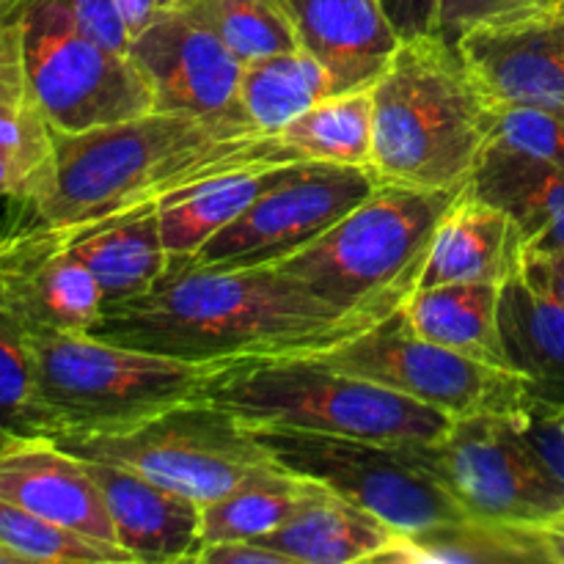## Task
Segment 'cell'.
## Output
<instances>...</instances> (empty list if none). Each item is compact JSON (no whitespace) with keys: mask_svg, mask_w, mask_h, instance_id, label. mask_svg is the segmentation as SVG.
<instances>
[{"mask_svg":"<svg viewBox=\"0 0 564 564\" xmlns=\"http://www.w3.org/2000/svg\"><path fill=\"white\" fill-rule=\"evenodd\" d=\"M28 339L42 397L58 419L61 435L113 433L180 402L202 400L207 364L69 330H31Z\"/></svg>","mask_w":564,"mask_h":564,"instance_id":"cell-6","label":"cell"},{"mask_svg":"<svg viewBox=\"0 0 564 564\" xmlns=\"http://www.w3.org/2000/svg\"><path fill=\"white\" fill-rule=\"evenodd\" d=\"M380 180L372 169L301 160L240 218L220 229L193 262L209 268L273 264L301 251L364 202Z\"/></svg>","mask_w":564,"mask_h":564,"instance_id":"cell-12","label":"cell"},{"mask_svg":"<svg viewBox=\"0 0 564 564\" xmlns=\"http://www.w3.org/2000/svg\"><path fill=\"white\" fill-rule=\"evenodd\" d=\"M0 499L119 545L97 479L55 441H22L0 455Z\"/></svg>","mask_w":564,"mask_h":564,"instance_id":"cell-17","label":"cell"},{"mask_svg":"<svg viewBox=\"0 0 564 564\" xmlns=\"http://www.w3.org/2000/svg\"><path fill=\"white\" fill-rule=\"evenodd\" d=\"M325 490L314 479L268 460L229 494L202 507V545L264 538Z\"/></svg>","mask_w":564,"mask_h":564,"instance_id":"cell-27","label":"cell"},{"mask_svg":"<svg viewBox=\"0 0 564 564\" xmlns=\"http://www.w3.org/2000/svg\"><path fill=\"white\" fill-rule=\"evenodd\" d=\"M463 187L380 182L345 218L273 268L339 312L378 323L419 290L435 226Z\"/></svg>","mask_w":564,"mask_h":564,"instance_id":"cell-5","label":"cell"},{"mask_svg":"<svg viewBox=\"0 0 564 564\" xmlns=\"http://www.w3.org/2000/svg\"><path fill=\"white\" fill-rule=\"evenodd\" d=\"M499 328L510 372L534 400L564 405V306L521 273L501 284Z\"/></svg>","mask_w":564,"mask_h":564,"instance_id":"cell-23","label":"cell"},{"mask_svg":"<svg viewBox=\"0 0 564 564\" xmlns=\"http://www.w3.org/2000/svg\"><path fill=\"white\" fill-rule=\"evenodd\" d=\"M301 160L284 138L253 130L248 121L149 110L94 130H53L47 185L33 202L9 207L22 218L75 229L158 204L215 176Z\"/></svg>","mask_w":564,"mask_h":564,"instance_id":"cell-2","label":"cell"},{"mask_svg":"<svg viewBox=\"0 0 564 564\" xmlns=\"http://www.w3.org/2000/svg\"><path fill=\"white\" fill-rule=\"evenodd\" d=\"M116 3H119L121 17H124L127 28H130V39L132 33L141 31V28L152 20L154 11H158V0H116Z\"/></svg>","mask_w":564,"mask_h":564,"instance_id":"cell-43","label":"cell"},{"mask_svg":"<svg viewBox=\"0 0 564 564\" xmlns=\"http://www.w3.org/2000/svg\"><path fill=\"white\" fill-rule=\"evenodd\" d=\"M416 455L471 518L529 523L564 510V488L523 446L507 413L455 419L441 441L416 444Z\"/></svg>","mask_w":564,"mask_h":564,"instance_id":"cell-11","label":"cell"},{"mask_svg":"<svg viewBox=\"0 0 564 564\" xmlns=\"http://www.w3.org/2000/svg\"><path fill=\"white\" fill-rule=\"evenodd\" d=\"M301 47L336 83V94L372 86L402 44L383 0H286Z\"/></svg>","mask_w":564,"mask_h":564,"instance_id":"cell-18","label":"cell"},{"mask_svg":"<svg viewBox=\"0 0 564 564\" xmlns=\"http://www.w3.org/2000/svg\"><path fill=\"white\" fill-rule=\"evenodd\" d=\"M0 564H9V556H6L3 551H0Z\"/></svg>","mask_w":564,"mask_h":564,"instance_id":"cell-46","label":"cell"},{"mask_svg":"<svg viewBox=\"0 0 564 564\" xmlns=\"http://www.w3.org/2000/svg\"><path fill=\"white\" fill-rule=\"evenodd\" d=\"M198 564H292L284 554L268 549L259 540H224L207 543L196 554Z\"/></svg>","mask_w":564,"mask_h":564,"instance_id":"cell-39","label":"cell"},{"mask_svg":"<svg viewBox=\"0 0 564 564\" xmlns=\"http://www.w3.org/2000/svg\"><path fill=\"white\" fill-rule=\"evenodd\" d=\"M507 419L534 460L564 488V405L527 394Z\"/></svg>","mask_w":564,"mask_h":564,"instance_id":"cell-36","label":"cell"},{"mask_svg":"<svg viewBox=\"0 0 564 564\" xmlns=\"http://www.w3.org/2000/svg\"><path fill=\"white\" fill-rule=\"evenodd\" d=\"M253 435L279 466L375 512L400 534L468 518L435 482L416 455V444H383L286 427H253Z\"/></svg>","mask_w":564,"mask_h":564,"instance_id":"cell-9","label":"cell"},{"mask_svg":"<svg viewBox=\"0 0 564 564\" xmlns=\"http://www.w3.org/2000/svg\"><path fill=\"white\" fill-rule=\"evenodd\" d=\"M77 457V455H75ZM116 527V540L135 562H193L202 551V505L132 468L88 460Z\"/></svg>","mask_w":564,"mask_h":564,"instance_id":"cell-16","label":"cell"},{"mask_svg":"<svg viewBox=\"0 0 564 564\" xmlns=\"http://www.w3.org/2000/svg\"><path fill=\"white\" fill-rule=\"evenodd\" d=\"M496 105H527L564 116V14L485 28L457 42Z\"/></svg>","mask_w":564,"mask_h":564,"instance_id":"cell-15","label":"cell"},{"mask_svg":"<svg viewBox=\"0 0 564 564\" xmlns=\"http://www.w3.org/2000/svg\"><path fill=\"white\" fill-rule=\"evenodd\" d=\"M28 198V182L22 171L17 169L9 154L0 152V202L22 204Z\"/></svg>","mask_w":564,"mask_h":564,"instance_id":"cell-42","label":"cell"},{"mask_svg":"<svg viewBox=\"0 0 564 564\" xmlns=\"http://www.w3.org/2000/svg\"><path fill=\"white\" fill-rule=\"evenodd\" d=\"M523 257L521 231L510 215L466 185L435 226L419 290L457 281L501 286L521 273Z\"/></svg>","mask_w":564,"mask_h":564,"instance_id":"cell-19","label":"cell"},{"mask_svg":"<svg viewBox=\"0 0 564 564\" xmlns=\"http://www.w3.org/2000/svg\"><path fill=\"white\" fill-rule=\"evenodd\" d=\"M202 400L251 427L347 435L383 444H433L455 419L317 356H240L207 364Z\"/></svg>","mask_w":564,"mask_h":564,"instance_id":"cell-4","label":"cell"},{"mask_svg":"<svg viewBox=\"0 0 564 564\" xmlns=\"http://www.w3.org/2000/svg\"><path fill=\"white\" fill-rule=\"evenodd\" d=\"M17 444H22V441L6 433V430H0V455H3V452H9V449H14Z\"/></svg>","mask_w":564,"mask_h":564,"instance_id":"cell-44","label":"cell"},{"mask_svg":"<svg viewBox=\"0 0 564 564\" xmlns=\"http://www.w3.org/2000/svg\"><path fill=\"white\" fill-rule=\"evenodd\" d=\"M284 3H286V0H284Z\"/></svg>","mask_w":564,"mask_h":564,"instance_id":"cell-48","label":"cell"},{"mask_svg":"<svg viewBox=\"0 0 564 564\" xmlns=\"http://www.w3.org/2000/svg\"><path fill=\"white\" fill-rule=\"evenodd\" d=\"M130 58L152 88L154 110L248 121L240 108L242 64L218 36L202 0H180L154 11L132 33Z\"/></svg>","mask_w":564,"mask_h":564,"instance_id":"cell-13","label":"cell"},{"mask_svg":"<svg viewBox=\"0 0 564 564\" xmlns=\"http://www.w3.org/2000/svg\"><path fill=\"white\" fill-rule=\"evenodd\" d=\"M562 14H564V3H562Z\"/></svg>","mask_w":564,"mask_h":564,"instance_id":"cell-47","label":"cell"},{"mask_svg":"<svg viewBox=\"0 0 564 564\" xmlns=\"http://www.w3.org/2000/svg\"><path fill=\"white\" fill-rule=\"evenodd\" d=\"M375 86V83H372ZM372 86L330 94L279 132L303 160L372 169Z\"/></svg>","mask_w":564,"mask_h":564,"instance_id":"cell-29","label":"cell"},{"mask_svg":"<svg viewBox=\"0 0 564 564\" xmlns=\"http://www.w3.org/2000/svg\"><path fill=\"white\" fill-rule=\"evenodd\" d=\"M523 529H527L540 562L564 564V510L523 523Z\"/></svg>","mask_w":564,"mask_h":564,"instance_id":"cell-41","label":"cell"},{"mask_svg":"<svg viewBox=\"0 0 564 564\" xmlns=\"http://www.w3.org/2000/svg\"><path fill=\"white\" fill-rule=\"evenodd\" d=\"M564 0H441L438 36L457 44L468 33L485 28H507L551 17Z\"/></svg>","mask_w":564,"mask_h":564,"instance_id":"cell-35","label":"cell"},{"mask_svg":"<svg viewBox=\"0 0 564 564\" xmlns=\"http://www.w3.org/2000/svg\"><path fill=\"white\" fill-rule=\"evenodd\" d=\"M312 356L341 372L438 408L452 419L510 413L527 397V386L510 369L471 361L416 334L402 306L361 334Z\"/></svg>","mask_w":564,"mask_h":564,"instance_id":"cell-10","label":"cell"},{"mask_svg":"<svg viewBox=\"0 0 564 564\" xmlns=\"http://www.w3.org/2000/svg\"><path fill=\"white\" fill-rule=\"evenodd\" d=\"M521 275L564 306V251L554 253H527L523 257Z\"/></svg>","mask_w":564,"mask_h":564,"instance_id":"cell-40","label":"cell"},{"mask_svg":"<svg viewBox=\"0 0 564 564\" xmlns=\"http://www.w3.org/2000/svg\"><path fill=\"white\" fill-rule=\"evenodd\" d=\"M441 0H383V9L402 42L438 33Z\"/></svg>","mask_w":564,"mask_h":564,"instance_id":"cell-38","label":"cell"},{"mask_svg":"<svg viewBox=\"0 0 564 564\" xmlns=\"http://www.w3.org/2000/svg\"><path fill=\"white\" fill-rule=\"evenodd\" d=\"M383 562L466 564V562H540L523 523H494L482 518L441 523L424 532L400 534Z\"/></svg>","mask_w":564,"mask_h":564,"instance_id":"cell-30","label":"cell"},{"mask_svg":"<svg viewBox=\"0 0 564 564\" xmlns=\"http://www.w3.org/2000/svg\"><path fill=\"white\" fill-rule=\"evenodd\" d=\"M330 94H336L334 77L306 47L242 66L240 108L246 119L268 135H279L286 124Z\"/></svg>","mask_w":564,"mask_h":564,"instance_id":"cell-28","label":"cell"},{"mask_svg":"<svg viewBox=\"0 0 564 564\" xmlns=\"http://www.w3.org/2000/svg\"><path fill=\"white\" fill-rule=\"evenodd\" d=\"M209 22L242 66L301 47L284 0H202Z\"/></svg>","mask_w":564,"mask_h":564,"instance_id":"cell-33","label":"cell"},{"mask_svg":"<svg viewBox=\"0 0 564 564\" xmlns=\"http://www.w3.org/2000/svg\"><path fill=\"white\" fill-rule=\"evenodd\" d=\"M0 152L25 176L22 204L33 202L53 171V127L28 77L20 22L9 0H0Z\"/></svg>","mask_w":564,"mask_h":564,"instance_id":"cell-25","label":"cell"},{"mask_svg":"<svg viewBox=\"0 0 564 564\" xmlns=\"http://www.w3.org/2000/svg\"><path fill=\"white\" fill-rule=\"evenodd\" d=\"M55 444L77 457L132 468L202 507L273 460L251 424L207 400L180 402L113 433L61 435Z\"/></svg>","mask_w":564,"mask_h":564,"instance_id":"cell-7","label":"cell"},{"mask_svg":"<svg viewBox=\"0 0 564 564\" xmlns=\"http://www.w3.org/2000/svg\"><path fill=\"white\" fill-rule=\"evenodd\" d=\"M499 284L485 281L422 286L402 303V312L424 339L471 361L510 369L499 328Z\"/></svg>","mask_w":564,"mask_h":564,"instance_id":"cell-24","label":"cell"},{"mask_svg":"<svg viewBox=\"0 0 564 564\" xmlns=\"http://www.w3.org/2000/svg\"><path fill=\"white\" fill-rule=\"evenodd\" d=\"M375 325L345 314L273 264L209 268L171 257L158 284L105 306L88 334L191 364L308 356Z\"/></svg>","mask_w":564,"mask_h":564,"instance_id":"cell-1","label":"cell"},{"mask_svg":"<svg viewBox=\"0 0 564 564\" xmlns=\"http://www.w3.org/2000/svg\"><path fill=\"white\" fill-rule=\"evenodd\" d=\"M28 77L50 127L83 132L154 110L152 88L127 53L97 42L58 0H9Z\"/></svg>","mask_w":564,"mask_h":564,"instance_id":"cell-8","label":"cell"},{"mask_svg":"<svg viewBox=\"0 0 564 564\" xmlns=\"http://www.w3.org/2000/svg\"><path fill=\"white\" fill-rule=\"evenodd\" d=\"M397 540L400 532L383 518L325 490L259 543L292 564H352L383 562Z\"/></svg>","mask_w":564,"mask_h":564,"instance_id":"cell-22","label":"cell"},{"mask_svg":"<svg viewBox=\"0 0 564 564\" xmlns=\"http://www.w3.org/2000/svg\"><path fill=\"white\" fill-rule=\"evenodd\" d=\"M0 551L11 564H130L121 545L88 538L77 529L0 499Z\"/></svg>","mask_w":564,"mask_h":564,"instance_id":"cell-31","label":"cell"},{"mask_svg":"<svg viewBox=\"0 0 564 564\" xmlns=\"http://www.w3.org/2000/svg\"><path fill=\"white\" fill-rule=\"evenodd\" d=\"M468 187L510 215L521 231L523 251H564V171L488 143Z\"/></svg>","mask_w":564,"mask_h":564,"instance_id":"cell-21","label":"cell"},{"mask_svg":"<svg viewBox=\"0 0 564 564\" xmlns=\"http://www.w3.org/2000/svg\"><path fill=\"white\" fill-rule=\"evenodd\" d=\"M490 143L564 171V116L527 105H496Z\"/></svg>","mask_w":564,"mask_h":564,"instance_id":"cell-34","label":"cell"},{"mask_svg":"<svg viewBox=\"0 0 564 564\" xmlns=\"http://www.w3.org/2000/svg\"><path fill=\"white\" fill-rule=\"evenodd\" d=\"M66 231L72 253L97 281L102 308L149 292L169 268L171 257L160 235L158 204Z\"/></svg>","mask_w":564,"mask_h":564,"instance_id":"cell-20","label":"cell"},{"mask_svg":"<svg viewBox=\"0 0 564 564\" xmlns=\"http://www.w3.org/2000/svg\"><path fill=\"white\" fill-rule=\"evenodd\" d=\"M290 165L275 169L235 171L215 180L176 191L158 202L160 235L169 257H193L202 251L220 229L240 218L268 187L290 174Z\"/></svg>","mask_w":564,"mask_h":564,"instance_id":"cell-26","label":"cell"},{"mask_svg":"<svg viewBox=\"0 0 564 564\" xmlns=\"http://www.w3.org/2000/svg\"><path fill=\"white\" fill-rule=\"evenodd\" d=\"M0 430L20 441L61 435L58 419L42 397L31 339L6 314H0Z\"/></svg>","mask_w":564,"mask_h":564,"instance_id":"cell-32","label":"cell"},{"mask_svg":"<svg viewBox=\"0 0 564 564\" xmlns=\"http://www.w3.org/2000/svg\"><path fill=\"white\" fill-rule=\"evenodd\" d=\"M97 42L108 44L116 53L130 55V28L116 0H58Z\"/></svg>","mask_w":564,"mask_h":564,"instance_id":"cell-37","label":"cell"},{"mask_svg":"<svg viewBox=\"0 0 564 564\" xmlns=\"http://www.w3.org/2000/svg\"><path fill=\"white\" fill-rule=\"evenodd\" d=\"M180 3V0H158V9H165V6H174Z\"/></svg>","mask_w":564,"mask_h":564,"instance_id":"cell-45","label":"cell"},{"mask_svg":"<svg viewBox=\"0 0 564 564\" xmlns=\"http://www.w3.org/2000/svg\"><path fill=\"white\" fill-rule=\"evenodd\" d=\"M0 314L22 330L88 334L102 314V295L72 253L69 231L11 213L0 229Z\"/></svg>","mask_w":564,"mask_h":564,"instance_id":"cell-14","label":"cell"},{"mask_svg":"<svg viewBox=\"0 0 564 564\" xmlns=\"http://www.w3.org/2000/svg\"><path fill=\"white\" fill-rule=\"evenodd\" d=\"M372 94L380 182L424 191L468 185L494 135L496 102L457 44L438 33L402 42Z\"/></svg>","mask_w":564,"mask_h":564,"instance_id":"cell-3","label":"cell"}]
</instances>
